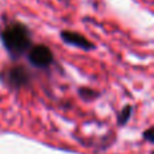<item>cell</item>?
Wrapping results in <instances>:
<instances>
[{"label":"cell","instance_id":"6da1fadb","mask_svg":"<svg viewBox=\"0 0 154 154\" xmlns=\"http://www.w3.org/2000/svg\"><path fill=\"white\" fill-rule=\"evenodd\" d=\"M2 43L12 57H19L31 48V34L24 24L14 22L5 26L0 32Z\"/></svg>","mask_w":154,"mask_h":154},{"label":"cell","instance_id":"277c9868","mask_svg":"<svg viewBox=\"0 0 154 154\" xmlns=\"http://www.w3.org/2000/svg\"><path fill=\"white\" fill-rule=\"evenodd\" d=\"M7 81L14 87H22L29 81V75H27L26 69H23L22 66H16L10 69L7 75Z\"/></svg>","mask_w":154,"mask_h":154},{"label":"cell","instance_id":"3957f363","mask_svg":"<svg viewBox=\"0 0 154 154\" xmlns=\"http://www.w3.org/2000/svg\"><path fill=\"white\" fill-rule=\"evenodd\" d=\"M61 39L64 41L66 45L75 46V48L82 49V50H91L93 49V45L91 41H88L87 38L82 34L76 31H69V30H65L61 32Z\"/></svg>","mask_w":154,"mask_h":154},{"label":"cell","instance_id":"8992f818","mask_svg":"<svg viewBox=\"0 0 154 154\" xmlns=\"http://www.w3.org/2000/svg\"><path fill=\"white\" fill-rule=\"evenodd\" d=\"M143 138H146L149 142H153V128L150 127L146 133H143Z\"/></svg>","mask_w":154,"mask_h":154},{"label":"cell","instance_id":"7a4b0ae2","mask_svg":"<svg viewBox=\"0 0 154 154\" xmlns=\"http://www.w3.org/2000/svg\"><path fill=\"white\" fill-rule=\"evenodd\" d=\"M27 58L30 64L38 69H46L54 61L53 51L46 45H31V48L27 50Z\"/></svg>","mask_w":154,"mask_h":154},{"label":"cell","instance_id":"5b68a950","mask_svg":"<svg viewBox=\"0 0 154 154\" xmlns=\"http://www.w3.org/2000/svg\"><path fill=\"white\" fill-rule=\"evenodd\" d=\"M130 116H131V107L127 106L123 109V112H120V115H119V120H118L119 125H125V123L130 119Z\"/></svg>","mask_w":154,"mask_h":154}]
</instances>
